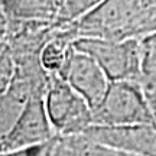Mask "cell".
<instances>
[{
    "label": "cell",
    "mask_w": 156,
    "mask_h": 156,
    "mask_svg": "<svg viewBox=\"0 0 156 156\" xmlns=\"http://www.w3.org/2000/svg\"><path fill=\"white\" fill-rule=\"evenodd\" d=\"M81 136L132 156H156V122L130 126H91Z\"/></svg>",
    "instance_id": "6"
},
{
    "label": "cell",
    "mask_w": 156,
    "mask_h": 156,
    "mask_svg": "<svg viewBox=\"0 0 156 156\" xmlns=\"http://www.w3.org/2000/svg\"><path fill=\"white\" fill-rule=\"evenodd\" d=\"M44 104L56 136H77L93 126L91 107L58 75H49Z\"/></svg>",
    "instance_id": "4"
},
{
    "label": "cell",
    "mask_w": 156,
    "mask_h": 156,
    "mask_svg": "<svg viewBox=\"0 0 156 156\" xmlns=\"http://www.w3.org/2000/svg\"><path fill=\"white\" fill-rule=\"evenodd\" d=\"M0 7L9 20L58 23L64 0H0Z\"/></svg>",
    "instance_id": "8"
},
{
    "label": "cell",
    "mask_w": 156,
    "mask_h": 156,
    "mask_svg": "<svg viewBox=\"0 0 156 156\" xmlns=\"http://www.w3.org/2000/svg\"><path fill=\"white\" fill-rule=\"evenodd\" d=\"M93 126H130L155 123L149 103L139 83H110L100 104L91 110Z\"/></svg>",
    "instance_id": "3"
},
{
    "label": "cell",
    "mask_w": 156,
    "mask_h": 156,
    "mask_svg": "<svg viewBox=\"0 0 156 156\" xmlns=\"http://www.w3.org/2000/svg\"><path fill=\"white\" fill-rule=\"evenodd\" d=\"M58 77L69 84V87L87 101L91 110L100 104L110 85V80L100 65L90 55L77 51L74 45Z\"/></svg>",
    "instance_id": "7"
},
{
    "label": "cell",
    "mask_w": 156,
    "mask_h": 156,
    "mask_svg": "<svg viewBox=\"0 0 156 156\" xmlns=\"http://www.w3.org/2000/svg\"><path fill=\"white\" fill-rule=\"evenodd\" d=\"M15 77V59L6 41H0V97L5 95Z\"/></svg>",
    "instance_id": "11"
},
{
    "label": "cell",
    "mask_w": 156,
    "mask_h": 156,
    "mask_svg": "<svg viewBox=\"0 0 156 156\" xmlns=\"http://www.w3.org/2000/svg\"><path fill=\"white\" fill-rule=\"evenodd\" d=\"M25 103L26 101L22 100L15 93H12L10 90L0 97V143L15 124Z\"/></svg>",
    "instance_id": "9"
},
{
    "label": "cell",
    "mask_w": 156,
    "mask_h": 156,
    "mask_svg": "<svg viewBox=\"0 0 156 156\" xmlns=\"http://www.w3.org/2000/svg\"><path fill=\"white\" fill-rule=\"evenodd\" d=\"M156 0H106L73 23L77 38L130 39L136 25Z\"/></svg>",
    "instance_id": "1"
},
{
    "label": "cell",
    "mask_w": 156,
    "mask_h": 156,
    "mask_svg": "<svg viewBox=\"0 0 156 156\" xmlns=\"http://www.w3.org/2000/svg\"><path fill=\"white\" fill-rule=\"evenodd\" d=\"M104 2L106 0H64L61 19L56 25H69L77 22L78 19L88 15Z\"/></svg>",
    "instance_id": "10"
},
{
    "label": "cell",
    "mask_w": 156,
    "mask_h": 156,
    "mask_svg": "<svg viewBox=\"0 0 156 156\" xmlns=\"http://www.w3.org/2000/svg\"><path fill=\"white\" fill-rule=\"evenodd\" d=\"M74 156H132V155L114 151V149H110V147H106V146H101L98 143L91 142L87 137H84V139L78 142Z\"/></svg>",
    "instance_id": "12"
},
{
    "label": "cell",
    "mask_w": 156,
    "mask_h": 156,
    "mask_svg": "<svg viewBox=\"0 0 156 156\" xmlns=\"http://www.w3.org/2000/svg\"><path fill=\"white\" fill-rule=\"evenodd\" d=\"M56 134L45 112L44 95L30 97L0 143V153L29 149L54 139Z\"/></svg>",
    "instance_id": "5"
},
{
    "label": "cell",
    "mask_w": 156,
    "mask_h": 156,
    "mask_svg": "<svg viewBox=\"0 0 156 156\" xmlns=\"http://www.w3.org/2000/svg\"><path fill=\"white\" fill-rule=\"evenodd\" d=\"M74 48L90 55L110 83H139L142 75V39L77 38Z\"/></svg>",
    "instance_id": "2"
},
{
    "label": "cell",
    "mask_w": 156,
    "mask_h": 156,
    "mask_svg": "<svg viewBox=\"0 0 156 156\" xmlns=\"http://www.w3.org/2000/svg\"><path fill=\"white\" fill-rule=\"evenodd\" d=\"M7 23H9V19L6 16V13L3 12V9L0 7V41H5V38H6Z\"/></svg>",
    "instance_id": "13"
}]
</instances>
